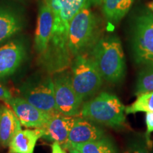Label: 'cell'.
I'll use <instances>...</instances> for the list:
<instances>
[{"instance_id":"obj_1","label":"cell","mask_w":153,"mask_h":153,"mask_svg":"<svg viewBox=\"0 0 153 153\" xmlns=\"http://www.w3.org/2000/svg\"><path fill=\"white\" fill-rule=\"evenodd\" d=\"M52 11L53 23L45 53L39 57V65L52 75L68 70L73 58L68 48V30L74 16L87 4L95 0H47Z\"/></svg>"},{"instance_id":"obj_2","label":"cell","mask_w":153,"mask_h":153,"mask_svg":"<svg viewBox=\"0 0 153 153\" xmlns=\"http://www.w3.org/2000/svg\"><path fill=\"white\" fill-rule=\"evenodd\" d=\"M92 59L103 79L118 84L126 75L125 56L120 40L117 36L101 37L88 54Z\"/></svg>"},{"instance_id":"obj_3","label":"cell","mask_w":153,"mask_h":153,"mask_svg":"<svg viewBox=\"0 0 153 153\" xmlns=\"http://www.w3.org/2000/svg\"><path fill=\"white\" fill-rule=\"evenodd\" d=\"M91 4H87L70 24L68 48L73 59L79 55L89 54L102 37L101 24L91 10Z\"/></svg>"},{"instance_id":"obj_4","label":"cell","mask_w":153,"mask_h":153,"mask_svg":"<svg viewBox=\"0 0 153 153\" xmlns=\"http://www.w3.org/2000/svg\"><path fill=\"white\" fill-rule=\"evenodd\" d=\"M126 106L114 94L104 91L82 104L80 116L114 129L126 125Z\"/></svg>"},{"instance_id":"obj_5","label":"cell","mask_w":153,"mask_h":153,"mask_svg":"<svg viewBox=\"0 0 153 153\" xmlns=\"http://www.w3.org/2000/svg\"><path fill=\"white\" fill-rule=\"evenodd\" d=\"M70 68L72 86L83 104L100 89L103 78L92 59L88 54L76 56Z\"/></svg>"},{"instance_id":"obj_6","label":"cell","mask_w":153,"mask_h":153,"mask_svg":"<svg viewBox=\"0 0 153 153\" xmlns=\"http://www.w3.org/2000/svg\"><path fill=\"white\" fill-rule=\"evenodd\" d=\"M131 44L137 65H153V14L146 11L135 17L132 25Z\"/></svg>"},{"instance_id":"obj_7","label":"cell","mask_w":153,"mask_h":153,"mask_svg":"<svg viewBox=\"0 0 153 153\" xmlns=\"http://www.w3.org/2000/svg\"><path fill=\"white\" fill-rule=\"evenodd\" d=\"M19 91L22 98L39 109L51 115L60 114L55 103L51 74L32 76L22 84Z\"/></svg>"},{"instance_id":"obj_8","label":"cell","mask_w":153,"mask_h":153,"mask_svg":"<svg viewBox=\"0 0 153 153\" xmlns=\"http://www.w3.org/2000/svg\"><path fill=\"white\" fill-rule=\"evenodd\" d=\"M55 99L60 114L68 116H79L82 105L72 83L71 72L68 70L52 74Z\"/></svg>"},{"instance_id":"obj_9","label":"cell","mask_w":153,"mask_h":153,"mask_svg":"<svg viewBox=\"0 0 153 153\" xmlns=\"http://www.w3.org/2000/svg\"><path fill=\"white\" fill-rule=\"evenodd\" d=\"M16 114L22 126L30 128H42L53 115L43 111L22 97H12L6 101Z\"/></svg>"},{"instance_id":"obj_10","label":"cell","mask_w":153,"mask_h":153,"mask_svg":"<svg viewBox=\"0 0 153 153\" xmlns=\"http://www.w3.org/2000/svg\"><path fill=\"white\" fill-rule=\"evenodd\" d=\"M26 57V47L22 40L14 39L0 46V80L12 76Z\"/></svg>"},{"instance_id":"obj_11","label":"cell","mask_w":153,"mask_h":153,"mask_svg":"<svg viewBox=\"0 0 153 153\" xmlns=\"http://www.w3.org/2000/svg\"><path fill=\"white\" fill-rule=\"evenodd\" d=\"M106 136L104 129L94 122L82 116H76L74 125L69 133L68 140L62 147L68 150L72 145L97 140Z\"/></svg>"},{"instance_id":"obj_12","label":"cell","mask_w":153,"mask_h":153,"mask_svg":"<svg viewBox=\"0 0 153 153\" xmlns=\"http://www.w3.org/2000/svg\"><path fill=\"white\" fill-rule=\"evenodd\" d=\"M53 18L52 11L47 0H43L40 7L36 26L34 48L38 57L45 53L52 33Z\"/></svg>"},{"instance_id":"obj_13","label":"cell","mask_w":153,"mask_h":153,"mask_svg":"<svg viewBox=\"0 0 153 153\" xmlns=\"http://www.w3.org/2000/svg\"><path fill=\"white\" fill-rule=\"evenodd\" d=\"M75 118L76 117L62 114L53 115L45 126L42 128L43 130L42 138L53 143H57L63 147L68 140L69 133L74 125Z\"/></svg>"},{"instance_id":"obj_14","label":"cell","mask_w":153,"mask_h":153,"mask_svg":"<svg viewBox=\"0 0 153 153\" xmlns=\"http://www.w3.org/2000/svg\"><path fill=\"white\" fill-rule=\"evenodd\" d=\"M43 136L42 128H19L11 140L7 153H34L37 141Z\"/></svg>"},{"instance_id":"obj_15","label":"cell","mask_w":153,"mask_h":153,"mask_svg":"<svg viewBox=\"0 0 153 153\" xmlns=\"http://www.w3.org/2000/svg\"><path fill=\"white\" fill-rule=\"evenodd\" d=\"M22 17L14 9L0 5V43L10 39L22 30Z\"/></svg>"},{"instance_id":"obj_16","label":"cell","mask_w":153,"mask_h":153,"mask_svg":"<svg viewBox=\"0 0 153 153\" xmlns=\"http://www.w3.org/2000/svg\"><path fill=\"white\" fill-rule=\"evenodd\" d=\"M22 124L13 110L1 106L0 108V145L3 148L9 146L11 140Z\"/></svg>"},{"instance_id":"obj_17","label":"cell","mask_w":153,"mask_h":153,"mask_svg":"<svg viewBox=\"0 0 153 153\" xmlns=\"http://www.w3.org/2000/svg\"><path fill=\"white\" fill-rule=\"evenodd\" d=\"M135 0H102L103 11L108 23L116 24L128 12Z\"/></svg>"},{"instance_id":"obj_18","label":"cell","mask_w":153,"mask_h":153,"mask_svg":"<svg viewBox=\"0 0 153 153\" xmlns=\"http://www.w3.org/2000/svg\"><path fill=\"white\" fill-rule=\"evenodd\" d=\"M81 153H118L112 140L105 136L97 140L72 145Z\"/></svg>"},{"instance_id":"obj_19","label":"cell","mask_w":153,"mask_h":153,"mask_svg":"<svg viewBox=\"0 0 153 153\" xmlns=\"http://www.w3.org/2000/svg\"><path fill=\"white\" fill-rule=\"evenodd\" d=\"M153 91V65L144 66L137 74L135 94Z\"/></svg>"},{"instance_id":"obj_20","label":"cell","mask_w":153,"mask_h":153,"mask_svg":"<svg viewBox=\"0 0 153 153\" xmlns=\"http://www.w3.org/2000/svg\"><path fill=\"white\" fill-rule=\"evenodd\" d=\"M137 97L133 103L126 106V115L138 112H153V91L141 94Z\"/></svg>"},{"instance_id":"obj_21","label":"cell","mask_w":153,"mask_h":153,"mask_svg":"<svg viewBox=\"0 0 153 153\" xmlns=\"http://www.w3.org/2000/svg\"><path fill=\"white\" fill-rule=\"evenodd\" d=\"M123 153H150L145 139L136 137L128 143Z\"/></svg>"},{"instance_id":"obj_22","label":"cell","mask_w":153,"mask_h":153,"mask_svg":"<svg viewBox=\"0 0 153 153\" xmlns=\"http://www.w3.org/2000/svg\"><path fill=\"white\" fill-rule=\"evenodd\" d=\"M145 125H146V132L145 134V140L148 148L150 150L152 147V142L150 140V135L153 132V112H146Z\"/></svg>"},{"instance_id":"obj_23","label":"cell","mask_w":153,"mask_h":153,"mask_svg":"<svg viewBox=\"0 0 153 153\" xmlns=\"http://www.w3.org/2000/svg\"><path fill=\"white\" fill-rule=\"evenodd\" d=\"M12 97L11 91L3 85H0V100L6 102Z\"/></svg>"},{"instance_id":"obj_24","label":"cell","mask_w":153,"mask_h":153,"mask_svg":"<svg viewBox=\"0 0 153 153\" xmlns=\"http://www.w3.org/2000/svg\"><path fill=\"white\" fill-rule=\"evenodd\" d=\"M51 148H52V152L51 153H68L65 151V149L63 148L57 143H53L51 145Z\"/></svg>"},{"instance_id":"obj_25","label":"cell","mask_w":153,"mask_h":153,"mask_svg":"<svg viewBox=\"0 0 153 153\" xmlns=\"http://www.w3.org/2000/svg\"><path fill=\"white\" fill-rule=\"evenodd\" d=\"M68 150H69V152L70 153H81L78 150H76V149H74L73 148H70Z\"/></svg>"},{"instance_id":"obj_26","label":"cell","mask_w":153,"mask_h":153,"mask_svg":"<svg viewBox=\"0 0 153 153\" xmlns=\"http://www.w3.org/2000/svg\"><path fill=\"white\" fill-rule=\"evenodd\" d=\"M148 8L150 9V11H152V12L153 13V0L151 1L150 2L148 3Z\"/></svg>"},{"instance_id":"obj_27","label":"cell","mask_w":153,"mask_h":153,"mask_svg":"<svg viewBox=\"0 0 153 153\" xmlns=\"http://www.w3.org/2000/svg\"><path fill=\"white\" fill-rule=\"evenodd\" d=\"M0 108H1V106H0Z\"/></svg>"}]
</instances>
